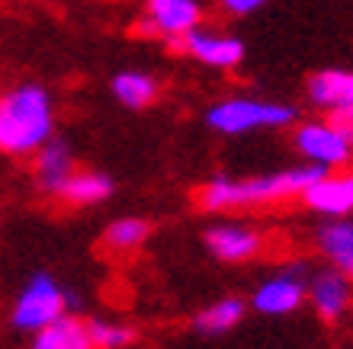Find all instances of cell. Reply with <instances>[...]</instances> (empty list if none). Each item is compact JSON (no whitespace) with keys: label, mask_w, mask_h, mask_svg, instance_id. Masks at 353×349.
Instances as JSON below:
<instances>
[{"label":"cell","mask_w":353,"mask_h":349,"mask_svg":"<svg viewBox=\"0 0 353 349\" xmlns=\"http://www.w3.org/2000/svg\"><path fill=\"white\" fill-rule=\"evenodd\" d=\"M222 3L225 13H232V17H251L257 10L267 3V0H219Z\"/></svg>","instance_id":"21"},{"label":"cell","mask_w":353,"mask_h":349,"mask_svg":"<svg viewBox=\"0 0 353 349\" xmlns=\"http://www.w3.org/2000/svg\"><path fill=\"white\" fill-rule=\"evenodd\" d=\"M299 122V109L292 103L257 100V96H225L205 109V125L219 135H251L263 129H289Z\"/></svg>","instance_id":"3"},{"label":"cell","mask_w":353,"mask_h":349,"mask_svg":"<svg viewBox=\"0 0 353 349\" xmlns=\"http://www.w3.org/2000/svg\"><path fill=\"white\" fill-rule=\"evenodd\" d=\"M77 170V157L71 151L65 138H48L46 145L32 154V180H36L39 193L58 195V189L71 180V173Z\"/></svg>","instance_id":"12"},{"label":"cell","mask_w":353,"mask_h":349,"mask_svg":"<svg viewBox=\"0 0 353 349\" xmlns=\"http://www.w3.org/2000/svg\"><path fill=\"white\" fill-rule=\"evenodd\" d=\"M110 90L116 103H122L125 109H148L151 103L158 100L161 83L148 71H119L110 81Z\"/></svg>","instance_id":"17"},{"label":"cell","mask_w":353,"mask_h":349,"mask_svg":"<svg viewBox=\"0 0 353 349\" xmlns=\"http://www.w3.org/2000/svg\"><path fill=\"white\" fill-rule=\"evenodd\" d=\"M29 349H97V346L90 340L87 321L71 317V314H61L58 321H52L48 327L32 333Z\"/></svg>","instance_id":"16"},{"label":"cell","mask_w":353,"mask_h":349,"mask_svg":"<svg viewBox=\"0 0 353 349\" xmlns=\"http://www.w3.org/2000/svg\"><path fill=\"white\" fill-rule=\"evenodd\" d=\"M292 145H296L299 154L305 157V164L321 167V170H341L353 157V145L327 116L325 119L296 122Z\"/></svg>","instance_id":"5"},{"label":"cell","mask_w":353,"mask_h":349,"mask_svg":"<svg viewBox=\"0 0 353 349\" xmlns=\"http://www.w3.org/2000/svg\"><path fill=\"white\" fill-rule=\"evenodd\" d=\"M327 119L334 122L337 129L347 135V141L353 145V106H347V109H337V112H327Z\"/></svg>","instance_id":"22"},{"label":"cell","mask_w":353,"mask_h":349,"mask_svg":"<svg viewBox=\"0 0 353 349\" xmlns=\"http://www.w3.org/2000/svg\"><path fill=\"white\" fill-rule=\"evenodd\" d=\"M151 237V221L139 218V215H125V218H112L103 231V247L116 253V257H129L135 250L145 247V240Z\"/></svg>","instance_id":"18"},{"label":"cell","mask_w":353,"mask_h":349,"mask_svg":"<svg viewBox=\"0 0 353 349\" xmlns=\"http://www.w3.org/2000/svg\"><path fill=\"white\" fill-rule=\"evenodd\" d=\"M174 48H180L186 58H193L199 65L205 67H215V71H232L244 61L248 48L238 36L232 32H215V29H205V26H196L190 29Z\"/></svg>","instance_id":"7"},{"label":"cell","mask_w":353,"mask_h":349,"mask_svg":"<svg viewBox=\"0 0 353 349\" xmlns=\"http://www.w3.org/2000/svg\"><path fill=\"white\" fill-rule=\"evenodd\" d=\"M305 302L312 304V311L325 324H337L353 308V279H347L344 273H337L334 266L315 269L308 276Z\"/></svg>","instance_id":"9"},{"label":"cell","mask_w":353,"mask_h":349,"mask_svg":"<svg viewBox=\"0 0 353 349\" xmlns=\"http://www.w3.org/2000/svg\"><path fill=\"white\" fill-rule=\"evenodd\" d=\"M308 103L321 112H337L353 106V71L347 67H325L308 77L305 83Z\"/></svg>","instance_id":"13"},{"label":"cell","mask_w":353,"mask_h":349,"mask_svg":"<svg viewBox=\"0 0 353 349\" xmlns=\"http://www.w3.org/2000/svg\"><path fill=\"white\" fill-rule=\"evenodd\" d=\"M244 314H248V302L228 295V298H219V302L205 304L203 311L193 317V327L199 333H205V337H222V333L234 330L244 321Z\"/></svg>","instance_id":"19"},{"label":"cell","mask_w":353,"mask_h":349,"mask_svg":"<svg viewBox=\"0 0 353 349\" xmlns=\"http://www.w3.org/2000/svg\"><path fill=\"white\" fill-rule=\"evenodd\" d=\"M318 253L327 260V266L353 279V218H331L318 228Z\"/></svg>","instance_id":"14"},{"label":"cell","mask_w":353,"mask_h":349,"mask_svg":"<svg viewBox=\"0 0 353 349\" xmlns=\"http://www.w3.org/2000/svg\"><path fill=\"white\" fill-rule=\"evenodd\" d=\"M308 211L321 218H350L353 215V170H325L305 193L299 195Z\"/></svg>","instance_id":"10"},{"label":"cell","mask_w":353,"mask_h":349,"mask_svg":"<svg viewBox=\"0 0 353 349\" xmlns=\"http://www.w3.org/2000/svg\"><path fill=\"white\" fill-rule=\"evenodd\" d=\"M48 138H55V100L42 83L0 93V154L32 157Z\"/></svg>","instance_id":"2"},{"label":"cell","mask_w":353,"mask_h":349,"mask_svg":"<svg viewBox=\"0 0 353 349\" xmlns=\"http://www.w3.org/2000/svg\"><path fill=\"white\" fill-rule=\"evenodd\" d=\"M87 330H90V340L97 349H129L135 343V330L112 317H90Z\"/></svg>","instance_id":"20"},{"label":"cell","mask_w":353,"mask_h":349,"mask_svg":"<svg viewBox=\"0 0 353 349\" xmlns=\"http://www.w3.org/2000/svg\"><path fill=\"white\" fill-rule=\"evenodd\" d=\"M71 295L48 276V273H32L29 282L19 288L13 311H10V324L23 333H36L58 321L61 314H68Z\"/></svg>","instance_id":"4"},{"label":"cell","mask_w":353,"mask_h":349,"mask_svg":"<svg viewBox=\"0 0 353 349\" xmlns=\"http://www.w3.org/2000/svg\"><path fill=\"white\" fill-rule=\"evenodd\" d=\"M203 240L209 253L222 263H251L263 253V234L251 224H238V221H219L212 228H205Z\"/></svg>","instance_id":"11"},{"label":"cell","mask_w":353,"mask_h":349,"mask_svg":"<svg viewBox=\"0 0 353 349\" xmlns=\"http://www.w3.org/2000/svg\"><path fill=\"white\" fill-rule=\"evenodd\" d=\"M308 292V276L302 266H286L263 279L251 295V308L267 317H286V314L299 311L305 304Z\"/></svg>","instance_id":"6"},{"label":"cell","mask_w":353,"mask_h":349,"mask_svg":"<svg viewBox=\"0 0 353 349\" xmlns=\"http://www.w3.org/2000/svg\"><path fill=\"white\" fill-rule=\"evenodd\" d=\"M321 173H325L321 167L299 164V167L276 170V173L212 176L209 183H203L196 189V205L203 211H212V215L270 209V205H283L289 199H299Z\"/></svg>","instance_id":"1"},{"label":"cell","mask_w":353,"mask_h":349,"mask_svg":"<svg viewBox=\"0 0 353 349\" xmlns=\"http://www.w3.org/2000/svg\"><path fill=\"white\" fill-rule=\"evenodd\" d=\"M196 26H203V3L199 0H145L141 32L176 45Z\"/></svg>","instance_id":"8"},{"label":"cell","mask_w":353,"mask_h":349,"mask_svg":"<svg viewBox=\"0 0 353 349\" xmlns=\"http://www.w3.org/2000/svg\"><path fill=\"white\" fill-rule=\"evenodd\" d=\"M112 193H116V183L103 170H74L71 180L58 189L55 199L71 209H90V205L106 202Z\"/></svg>","instance_id":"15"}]
</instances>
